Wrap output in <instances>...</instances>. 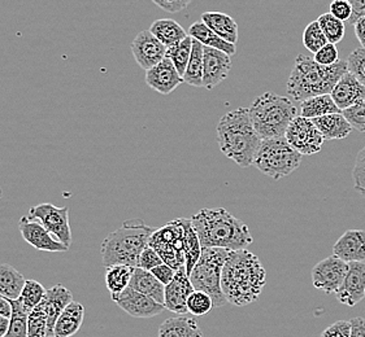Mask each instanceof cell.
<instances>
[{
    "instance_id": "37",
    "label": "cell",
    "mask_w": 365,
    "mask_h": 337,
    "mask_svg": "<svg viewBox=\"0 0 365 337\" xmlns=\"http://www.w3.org/2000/svg\"><path fill=\"white\" fill-rule=\"evenodd\" d=\"M47 305H46V297L43 301L38 305L37 308L33 309L28 316V337H46L47 335Z\"/></svg>"
},
{
    "instance_id": "56",
    "label": "cell",
    "mask_w": 365,
    "mask_h": 337,
    "mask_svg": "<svg viewBox=\"0 0 365 337\" xmlns=\"http://www.w3.org/2000/svg\"><path fill=\"white\" fill-rule=\"evenodd\" d=\"M1 195H3V191L0 188V198H1Z\"/></svg>"
},
{
    "instance_id": "17",
    "label": "cell",
    "mask_w": 365,
    "mask_h": 337,
    "mask_svg": "<svg viewBox=\"0 0 365 337\" xmlns=\"http://www.w3.org/2000/svg\"><path fill=\"white\" fill-rule=\"evenodd\" d=\"M336 296L346 306H355L365 299V262L349 264V272Z\"/></svg>"
},
{
    "instance_id": "44",
    "label": "cell",
    "mask_w": 365,
    "mask_h": 337,
    "mask_svg": "<svg viewBox=\"0 0 365 337\" xmlns=\"http://www.w3.org/2000/svg\"><path fill=\"white\" fill-rule=\"evenodd\" d=\"M314 61L322 66H331L339 61V52L336 44L328 43L314 53Z\"/></svg>"
},
{
    "instance_id": "9",
    "label": "cell",
    "mask_w": 365,
    "mask_h": 337,
    "mask_svg": "<svg viewBox=\"0 0 365 337\" xmlns=\"http://www.w3.org/2000/svg\"><path fill=\"white\" fill-rule=\"evenodd\" d=\"M183 235L182 220L178 218L164 228H158L148 242V247L154 248L163 262L175 272L185 267Z\"/></svg>"
},
{
    "instance_id": "2",
    "label": "cell",
    "mask_w": 365,
    "mask_h": 337,
    "mask_svg": "<svg viewBox=\"0 0 365 337\" xmlns=\"http://www.w3.org/2000/svg\"><path fill=\"white\" fill-rule=\"evenodd\" d=\"M202 248L246 250L254 242L246 223L224 208H205L190 218Z\"/></svg>"
},
{
    "instance_id": "16",
    "label": "cell",
    "mask_w": 365,
    "mask_h": 337,
    "mask_svg": "<svg viewBox=\"0 0 365 337\" xmlns=\"http://www.w3.org/2000/svg\"><path fill=\"white\" fill-rule=\"evenodd\" d=\"M19 230L21 232L24 240L36 250H44V252H66V250H69L66 245L58 242V239L55 236H52L39 222L30 220L26 215H24L20 220Z\"/></svg>"
},
{
    "instance_id": "53",
    "label": "cell",
    "mask_w": 365,
    "mask_h": 337,
    "mask_svg": "<svg viewBox=\"0 0 365 337\" xmlns=\"http://www.w3.org/2000/svg\"><path fill=\"white\" fill-rule=\"evenodd\" d=\"M354 26H355V36L361 44V48H365V17L358 20Z\"/></svg>"
},
{
    "instance_id": "13",
    "label": "cell",
    "mask_w": 365,
    "mask_h": 337,
    "mask_svg": "<svg viewBox=\"0 0 365 337\" xmlns=\"http://www.w3.org/2000/svg\"><path fill=\"white\" fill-rule=\"evenodd\" d=\"M132 52L137 64L146 72L167 58V47L156 39L150 30H143L134 38Z\"/></svg>"
},
{
    "instance_id": "15",
    "label": "cell",
    "mask_w": 365,
    "mask_h": 337,
    "mask_svg": "<svg viewBox=\"0 0 365 337\" xmlns=\"http://www.w3.org/2000/svg\"><path fill=\"white\" fill-rule=\"evenodd\" d=\"M194 287L191 284L190 278L186 272V269L182 267L175 272V277L172 283L165 287L164 294V306L169 311H173L180 316H186L189 313L187 310V299L194 292Z\"/></svg>"
},
{
    "instance_id": "55",
    "label": "cell",
    "mask_w": 365,
    "mask_h": 337,
    "mask_svg": "<svg viewBox=\"0 0 365 337\" xmlns=\"http://www.w3.org/2000/svg\"><path fill=\"white\" fill-rule=\"evenodd\" d=\"M359 195H361L363 198H365V190L364 191H358Z\"/></svg>"
},
{
    "instance_id": "20",
    "label": "cell",
    "mask_w": 365,
    "mask_h": 337,
    "mask_svg": "<svg viewBox=\"0 0 365 337\" xmlns=\"http://www.w3.org/2000/svg\"><path fill=\"white\" fill-rule=\"evenodd\" d=\"M333 255L344 262H365L364 230L346 231L333 245Z\"/></svg>"
},
{
    "instance_id": "40",
    "label": "cell",
    "mask_w": 365,
    "mask_h": 337,
    "mask_svg": "<svg viewBox=\"0 0 365 337\" xmlns=\"http://www.w3.org/2000/svg\"><path fill=\"white\" fill-rule=\"evenodd\" d=\"M328 43V39L322 33L317 20L311 22L308 26H306V29L303 31V46L307 48L308 51L316 53Z\"/></svg>"
},
{
    "instance_id": "8",
    "label": "cell",
    "mask_w": 365,
    "mask_h": 337,
    "mask_svg": "<svg viewBox=\"0 0 365 337\" xmlns=\"http://www.w3.org/2000/svg\"><path fill=\"white\" fill-rule=\"evenodd\" d=\"M302 154L287 143L285 137L262 140L254 160V166L263 174L278 181L299 168Z\"/></svg>"
},
{
    "instance_id": "46",
    "label": "cell",
    "mask_w": 365,
    "mask_h": 337,
    "mask_svg": "<svg viewBox=\"0 0 365 337\" xmlns=\"http://www.w3.org/2000/svg\"><path fill=\"white\" fill-rule=\"evenodd\" d=\"M352 179H354L356 192L365 190V147L359 152L356 157L355 168L352 171Z\"/></svg>"
},
{
    "instance_id": "26",
    "label": "cell",
    "mask_w": 365,
    "mask_h": 337,
    "mask_svg": "<svg viewBox=\"0 0 365 337\" xmlns=\"http://www.w3.org/2000/svg\"><path fill=\"white\" fill-rule=\"evenodd\" d=\"M158 337H203V332L194 316H180L161 323Z\"/></svg>"
},
{
    "instance_id": "5",
    "label": "cell",
    "mask_w": 365,
    "mask_h": 337,
    "mask_svg": "<svg viewBox=\"0 0 365 337\" xmlns=\"http://www.w3.org/2000/svg\"><path fill=\"white\" fill-rule=\"evenodd\" d=\"M158 228L147 226L142 220H125L123 226L110 232L102 242L103 266L138 267L139 257L148 247L151 236Z\"/></svg>"
},
{
    "instance_id": "25",
    "label": "cell",
    "mask_w": 365,
    "mask_h": 337,
    "mask_svg": "<svg viewBox=\"0 0 365 337\" xmlns=\"http://www.w3.org/2000/svg\"><path fill=\"white\" fill-rule=\"evenodd\" d=\"M129 287L139 294H145L147 297L164 305L165 286H163L160 282L155 278L153 272L135 267L133 272Z\"/></svg>"
},
{
    "instance_id": "45",
    "label": "cell",
    "mask_w": 365,
    "mask_h": 337,
    "mask_svg": "<svg viewBox=\"0 0 365 337\" xmlns=\"http://www.w3.org/2000/svg\"><path fill=\"white\" fill-rule=\"evenodd\" d=\"M163 264L164 262H163L161 257L151 247H146L143 252L140 253V257H139L138 267L146 270V272H153L155 267H158V266Z\"/></svg>"
},
{
    "instance_id": "43",
    "label": "cell",
    "mask_w": 365,
    "mask_h": 337,
    "mask_svg": "<svg viewBox=\"0 0 365 337\" xmlns=\"http://www.w3.org/2000/svg\"><path fill=\"white\" fill-rule=\"evenodd\" d=\"M342 114L350 122L352 129L365 132V99L350 109L344 110Z\"/></svg>"
},
{
    "instance_id": "4",
    "label": "cell",
    "mask_w": 365,
    "mask_h": 337,
    "mask_svg": "<svg viewBox=\"0 0 365 337\" xmlns=\"http://www.w3.org/2000/svg\"><path fill=\"white\" fill-rule=\"evenodd\" d=\"M349 72L347 63L339 60L331 66H322L314 58L298 55L287 80V94L295 102L316 96L330 95L338 81Z\"/></svg>"
},
{
    "instance_id": "23",
    "label": "cell",
    "mask_w": 365,
    "mask_h": 337,
    "mask_svg": "<svg viewBox=\"0 0 365 337\" xmlns=\"http://www.w3.org/2000/svg\"><path fill=\"white\" fill-rule=\"evenodd\" d=\"M85 318L83 305L73 301L71 302L66 310L58 316V322L55 324L53 337H72L81 330Z\"/></svg>"
},
{
    "instance_id": "1",
    "label": "cell",
    "mask_w": 365,
    "mask_h": 337,
    "mask_svg": "<svg viewBox=\"0 0 365 337\" xmlns=\"http://www.w3.org/2000/svg\"><path fill=\"white\" fill-rule=\"evenodd\" d=\"M267 284V272L250 250H232L222 269L221 288L227 302L247 306L255 302Z\"/></svg>"
},
{
    "instance_id": "30",
    "label": "cell",
    "mask_w": 365,
    "mask_h": 337,
    "mask_svg": "<svg viewBox=\"0 0 365 337\" xmlns=\"http://www.w3.org/2000/svg\"><path fill=\"white\" fill-rule=\"evenodd\" d=\"M150 31L167 48L175 46V44L180 43V42H182L183 39L189 37L187 31L183 29L178 22L172 20V18L156 20L150 26Z\"/></svg>"
},
{
    "instance_id": "47",
    "label": "cell",
    "mask_w": 365,
    "mask_h": 337,
    "mask_svg": "<svg viewBox=\"0 0 365 337\" xmlns=\"http://www.w3.org/2000/svg\"><path fill=\"white\" fill-rule=\"evenodd\" d=\"M330 14L338 18L339 21L349 22L351 15H352L350 0H334L330 4Z\"/></svg>"
},
{
    "instance_id": "12",
    "label": "cell",
    "mask_w": 365,
    "mask_h": 337,
    "mask_svg": "<svg viewBox=\"0 0 365 337\" xmlns=\"http://www.w3.org/2000/svg\"><path fill=\"white\" fill-rule=\"evenodd\" d=\"M347 272L349 264L331 255L312 269V283L316 289H320L327 294H336L344 283Z\"/></svg>"
},
{
    "instance_id": "6",
    "label": "cell",
    "mask_w": 365,
    "mask_h": 337,
    "mask_svg": "<svg viewBox=\"0 0 365 337\" xmlns=\"http://www.w3.org/2000/svg\"><path fill=\"white\" fill-rule=\"evenodd\" d=\"M250 118L260 139L284 138L294 118L300 116L295 102L287 96L265 92L249 108Z\"/></svg>"
},
{
    "instance_id": "14",
    "label": "cell",
    "mask_w": 365,
    "mask_h": 337,
    "mask_svg": "<svg viewBox=\"0 0 365 337\" xmlns=\"http://www.w3.org/2000/svg\"><path fill=\"white\" fill-rule=\"evenodd\" d=\"M112 300L115 301L125 313H128L133 318L148 319V318L160 316L161 313L165 310L164 305L147 297L145 294H139L130 287H128L124 292L112 296Z\"/></svg>"
},
{
    "instance_id": "41",
    "label": "cell",
    "mask_w": 365,
    "mask_h": 337,
    "mask_svg": "<svg viewBox=\"0 0 365 337\" xmlns=\"http://www.w3.org/2000/svg\"><path fill=\"white\" fill-rule=\"evenodd\" d=\"M213 306V301L208 294L200 291H194L187 299V310L191 316H202L208 314Z\"/></svg>"
},
{
    "instance_id": "18",
    "label": "cell",
    "mask_w": 365,
    "mask_h": 337,
    "mask_svg": "<svg viewBox=\"0 0 365 337\" xmlns=\"http://www.w3.org/2000/svg\"><path fill=\"white\" fill-rule=\"evenodd\" d=\"M232 69V58L210 47H205L203 58V87L207 90L219 86L227 80V74Z\"/></svg>"
},
{
    "instance_id": "51",
    "label": "cell",
    "mask_w": 365,
    "mask_h": 337,
    "mask_svg": "<svg viewBox=\"0 0 365 337\" xmlns=\"http://www.w3.org/2000/svg\"><path fill=\"white\" fill-rule=\"evenodd\" d=\"M352 15L349 20L350 25H355L358 20L365 17V0H350Z\"/></svg>"
},
{
    "instance_id": "11",
    "label": "cell",
    "mask_w": 365,
    "mask_h": 337,
    "mask_svg": "<svg viewBox=\"0 0 365 337\" xmlns=\"http://www.w3.org/2000/svg\"><path fill=\"white\" fill-rule=\"evenodd\" d=\"M285 138L287 143L302 156L319 154L325 141L314 121L302 116L292 119Z\"/></svg>"
},
{
    "instance_id": "24",
    "label": "cell",
    "mask_w": 365,
    "mask_h": 337,
    "mask_svg": "<svg viewBox=\"0 0 365 337\" xmlns=\"http://www.w3.org/2000/svg\"><path fill=\"white\" fill-rule=\"evenodd\" d=\"M202 21L227 43L235 46L238 42V25L233 17L217 11H208L202 15Z\"/></svg>"
},
{
    "instance_id": "42",
    "label": "cell",
    "mask_w": 365,
    "mask_h": 337,
    "mask_svg": "<svg viewBox=\"0 0 365 337\" xmlns=\"http://www.w3.org/2000/svg\"><path fill=\"white\" fill-rule=\"evenodd\" d=\"M346 63L349 72L354 74L355 78L365 87V48L360 47L358 50L351 52Z\"/></svg>"
},
{
    "instance_id": "35",
    "label": "cell",
    "mask_w": 365,
    "mask_h": 337,
    "mask_svg": "<svg viewBox=\"0 0 365 337\" xmlns=\"http://www.w3.org/2000/svg\"><path fill=\"white\" fill-rule=\"evenodd\" d=\"M191 50H192V38L187 37L182 42L175 44L167 48V59L172 61L177 72L183 78V74L186 72L187 64L190 61Z\"/></svg>"
},
{
    "instance_id": "29",
    "label": "cell",
    "mask_w": 365,
    "mask_h": 337,
    "mask_svg": "<svg viewBox=\"0 0 365 337\" xmlns=\"http://www.w3.org/2000/svg\"><path fill=\"white\" fill-rule=\"evenodd\" d=\"M26 279L12 264H0V296L9 301L20 299Z\"/></svg>"
},
{
    "instance_id": "34",
    "label": "cell",
    "mask_w": 365,
    "mask_h": 337,
    "mask_svg": "<svg viewBox=\"0 0 365 337\" xmlns=\"http://www.w3.org/2000/svg\"><path fill=\"white\" fill-rule=\"evenodd\" d=\"M133 272L134 269L129 266H113L107 269L106 286L108 288L110 296H116L124 292L130 284Z\"/></svg>"
},
{
    "instance_id": "48",
    "label": "cell",
    "mask_w": 365,
    "mask_h": 337,
    "mask_svg": "<svg viewBox=\"0 0 365 337\" xmlns=\"http://www.w3.org/2000/svg\"><path fill=\"white\" fill-rule=\"evenodd\" d=\"M350 321H338L324 331L320 337H350Z\"/></svg>"
},
{
    "instance_id": "19",
    "label": "cell",
    "mask_w": 365,
    "mask_h": 337,
    "mask_svg": "<svg viewBox=\"0 0 365 337\" xmlns=\"http://www.w3.org/2000/svg\"><path fill=\"white\" fill-rule=\"evenodd\" d=\"M145 81L147 86L153 88L156 92H159L161 95H169L181 83H183V78L177 72L172 61L165 58L160 64L147 70Z\"/></svg>"
},
{
    "instance_id": "28",
    "label": "cell",
    "mask_w": 365,
    "mask_h": 337,
    "mask_svg": "<svg viewBox=\"0 0 365 337\" xmlns=\"http://www.w3.org/2000/svg\"><path fill=\"white\" fill-rule=\"evenodd\" d=\"M189 37L192 38L194 41H197L199 43L203 44L205 47H210L213 50H219L229 55L230 58L235 55L237 48L234 44L227 43L222 38H220L215 31H212L205 22H194L189 28Z\"/></svg>"
},
{
    "instance_id": "27",
    "label": "cell",
    "mask_w": 365,
    "mask_h": 337,
    "mask_svg": "<svg viewBox=\"0 0 365 337\" xmlns=\"http://www.w3.org/2000/svg\"><path fill=\"white\" fill-rule=\"evenodd\" d=\"M314 125L322 132L324 140L344 139L352 132V126L342 113L328 114L324 117L312 119Z\"/></svg>"
},
{
    "instance_id": "54",
    "label": "cell",
    "mask_w": 365,
    "mask_h": 337,
    "mask_svg": "<svg viewBox=\"0 0 365 337\" xmlns=\"http://www.w3.org/2000/svg\"><path fill=\"white\" fill-rule=\"evenodd\" d=\"M9 328V318L0 316V337H6Z\"/></svg>"
},
{
    "instance_id": "50",
    "label": "cell",
    "mask_w": 365,
    "mask_h": 337,
    "mask_svg": "<svg viewBox=\"0 0 365 337\" xmlns=\"http://www.w3.org/2000/svg\"><path fill=\"white\" fill-rule=\"evenodd\" d=\"M151 272H153V275H154L155 278L158 279L161 284L165 287L170 284L172 280H173L175 277V270H173L170 266L165 264L155 267L154 270Z\"/></svg>"
},
{
    "instance_id": "52",
    "label": "cell",
    "mask_w": 365,
    "mask_h": 337,
    "mask_svg": "<svg viewBox=\"0 0 365 337\" xmlns=\"http://www.w3.org/2000/svg\"><path fill=\"white\" fill-rule=\"evenodd\" d=\"M350 337H365V318L356 316L350 319Z\"/></svg>"
},
{
    "instance_id": "21",
    "label": "cell",
    "mask_w": 365,
    "mask_h": 337,
    "mask_svg": "<svg viewBox=\"0 0 365 337\" xmlns=\"http://www.w3.org/2000/svg\"><path fill=\"white\" fill-rule=\"evenodd\" d=\"M330 96L341 112L350 109L365 99V87L350 72L344 74L333 88Z\"/></svg>"
},
{
    "instance_id": "7",
    "label": "cell",
    "mask_w": 365,
    "mask_h": 337,
    "mask_svg": "<svg viewBox=\"0 0 365 337\" xmlns=\"http://www.w3.org/2000/svg\"><path fill=\"white\" fill-rule=\"evenodd\" d=\"M230 250L202 248V256L189 277L194 289L208 294L215 308H221L227 302L221 288V277Z\"/></svg>"
},
{
    "instance_id": "22",
    "label": "cell",
    "mask_w": 365,
    "mask_h": 337,
    "mask_svg": "<svg viewBox=\"0 0 365 337\" xmlns=\"http://www.w3.org/2000/svg\"><path fill=\"white\" fill-rule=\"evenodd\" d=\"M73 302V294L61 284H56L50 289H47L46 294V305H47V335L46 337H53L55 324L58 322V316L66 310V306Z\"/></svg>"
},
{
    "instance_id": "57",
    "label": "cell",
    "mask_w": 365,
    "mask_h": 337,
    "mask_svg": "<svg viewBox=\"0 0 365 337\" xmlns=\"http://www.w3.org/2000/svg\"><path fill=\"white\" fill-rule=\"evenodd\" d=\"M0 297H1V296H0Z\"/></svg>"
},
{
    "instance_id": "33",
    "label": "cell",
    "mask_w": 365,
    "mask_h": 337,
    "mask_svg": "<svg viewBox=\"0 0 365 337\" xmlns=\"http://www.w3.org/2000/svg\"><path fill=\"white\" fill-rule=\"evenodd\" d=\"M203 58L205 46L192 39L190 61L183 74V82L192 87H203Z\"/></svg>"
},
{
    "instance_id": "38",
    "label": "cell",
    "mask_w": 365,
    "mask_h": 337,
    "mask_svg": "<svg viewBox=\"0 0 365 337\" xmlns=\"http://www.w3.org/2000/svg\"><path fill=\"white\" fill-rule=\"evenodd\" d=\"M46 294H47V289H44V287L39 282L34 279H29L25 283L19 301L24 305V308L30 313L33 309L37 308L38 305L43 301Z\"/></svg>"
},
{
    "instance_id": "3",
    "label": "cell",
    "mask_w": 365,
    "mask_h": 337,
    "mask_svg": "<svg viewBox=\"0 0 365 337\" xmlns=\"http://www.w3.org/2000/svg\"><path fill=\"white\" fill-rule=\"evenodd\" d=\"M220 151L241 168H249L255 160L262 139L257 135L249 108H237L220 118L217 125Z\"/></svg>"
},
{
    "instance_id": "32",
    "label": "cell",
    "mask_w": 365,
    "mask_h": 337,
    "mask_svg": "<svg viewBox=\"0 0 365 337\" xmlns=\"http://www.w3.org/2000/svg\"><path fill=\"white\" fill-rule=\"evenodd\" d=\"M334 113H342V112L336 107L333 97L330 95L311 97L300 104V116L308 119H316V118L334 114Z\"/></svg>"
},
{
    "instance_id": "10",
    "label": "cell",
    "mask_w": 365,
    "mask_h": 337,
    "mask_svg": "<svg viewBox=\"0 0 365 337\" xmlns=\"http://www.w3.org/2000/svg\"><path fill=\"white\" fill-rule=\"evenodd\" d=\"M30 220H37L58 242L68 248L72 242V228L69 223V209L66 206H55L52 204H39L31 206L26 215Z\"/></svg>"
},
{
    "instance_id": "36",
    "label": "cell",
    "mask_w": 365,
    "mask_h": 337,
    "mask_svg": "<svg viewBox=\"0 0 365 337\" xmlns=\"http://www.w3.org/2000/svg\"><path fill=\"white\" fill-rule=\"evenodd\" d=\"M12 316L9 319V328L6 337H28V316L29 311L24 308L19 300L11 301Z\"/></svg>"
},
{
    "instance_id": "31",
    "label": "cell",
    "mask_w": 365,
    "mask_h": 337,
    "mask_svg": "<svg viewBox=\"0 0 365 337\" xmlns=\"http://www.w3.org/2000/svg\"><path fill=\"white\" fill-rule=\"evenodd\" d=\"M183 226V250H185V269L187 275L190 277L191 272L194 270L199 258L202 256V245L199 237L192 228L191 220L181 218Z\"/></svg>"
},
{
    "instance_id": "39",
    "label": "cell",
    "mask_w": 365,
    "mask_h": 337,
    "mask_svg": "<svg viewBox=\"0 0 365 337\" xmlns=\"http://www.w3.org/2000/svg\"><path fill=\"white\" fill-rule=\"evenodd\" d=\"M317 22L322 28V33L325 34V37L328 39L329 43H339L344 38L346 33V26L344 22L339 21L334 16L329 14H324L317 18Z\"/></svg>"
},
{
    "instance_id": "49",
    "label": "cell",
    "mask_w": 365,
    "mask_h": 337,
    "mask_svg": "<svg viewBox=\"0 0 365 337\" xmlns=\"http://www.w3.org/2000/svg\"><path fill=\"white\" fill-rule=\"evenodd\" d=\"M155 4L169 14L181 12L190 4V0H154Z\"/></svg>"
}]
</instances>
